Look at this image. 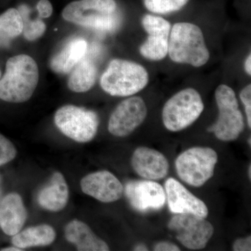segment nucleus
<instances>
[{"instance_id": "1", "label": "nucleus", "mask_w": 251, "mask_h": 251, "mask_svg": "<svg viewBox=\"0 0 251 251\" xmlns=\"http://www.w3.org/2000/svg\"><path fill=\"white\" fill-rule=\"evenodd\" d=\"M39 80V67L32 57L27 54L11 57L0 79V99L9 103L27 101L32 97Z\"/></svg>"}, {"instance_id": "2", "label": "nucleus", "mask_w": 251, "mask_h": 251, "mask_svg": "<svg viewBox=\"0 0 251 251\" xmlns=\"http://www.w3.org/2000/svg\"><path fill=\"white\" fill-rule=\"evenodd\" d=\"M168 55L173 62L194 67L205 65L210 58L201 27L191 23H176L171 27Z\"/></svg>"}, {"instance_id": "3", "label": "nucleus", "mask_w": 251, "mask_h": 251, "mask_svg": "<svg viewBox=\"0 0 251 251\" xmlns=\"http://www.w3.org/2000/svg\"><path fill=\"white\" fill-rule=\"evenodd\" d=\"M65 21L101 31H113L120 24L115 0H79L63 10Z\"/></svg>"}, {"instance_id": "4", "label": "nucleus", "mask_w": 251, "mask_h": 251, "mask_svg": "<svg viewBox=\"0 0 251 251\" xmlns=\"http://www.w3.org/2000/svg\"><path fill=\"white\" fill-rule=\"evenodd\" d=\"M150 75L141 64L122 59H114L102 74L100 85L112 97H130L148 86Z\"/></svg>"}, {"instance_id": "5", "label": "nucleus", "mask_w": 251, "mask_h": 251, "mask_svg": "<svg viewBox=\"0 0 251 251\" xmlns=\"http://www.w3.org/2000/svg\"><path fill=\"white\" fill-rule=\"evenodd\" d=\"M204 109L201 94L194 88L188 87L167 100L162 110V121L170 131H181L198 120Z\"/></svg>"}, {"instance_id": "6", "label": "nucleus", "mask_w": 251, "mask_h": 251, "mask_svg": "<svg viewBox=\"0 0 251 251\" xmlns=\"http://www.w3.org/2000/svg\"><path fill=\"white\" fill-rule=\"evenodd\" d=\"M219 117L207 129L221 141H233L239 138L245 128L244 118L239 107L234 91L228 85L221 84L215 92Z\"/></svg>"}, {"instance_id": "7", "label": "nucleus", "mask_w": 251, "mask_h": 251, "mask_svg": "<svg viewBox=\"0 0 251 251\" xmlns=\"http://www.w3.org/2000/svg\"><path fill=\"white\" fill-rule=\"evenodd\" d=\"M217 162L215 150L194 147L180 153L175 160V168L183 181L193 187H201L214 176Z\"/></svg>"}, {"instance_id": "8", "label": "nucleus", "mask_w": 251, "mask_h": 251, "mask_svg": "<svg viewBox=\"0 0 251 251\" xmlns=\"http://www.w3.org/2000/svg\"><path fill=\"white\" fill-rule=\"evenodd\" d=\"M54 123L68 138L77 143H85L93 140L97 135L99 118L93 110L67 105L56 112Z\"/></svg>"}, {"instance_id": "9", "label": "nucleus", "mask_w": 251, "mask_h": 251, "mask_svg": "<svg viewBox=\"0 0 251 251\" xmlns=\"http://www.w3.org/2000/svg\"><path fill=\"white\" fill-rule=\"evenodd\" d=\"M168 227L184 247L191 250L204 249L214 232V227L205 218L192 214L173 216Z\"/></svg>"}, {"instance_id": "10", "label": "nucleus", "mask_w": 251, "mask_h": 251, "mask_svg": "<svg viewBox=\"0 0 251 251\" xmlns=\"http://www.w3.org/2000/svg\"><path fill=\"white\" fill-rule=\"evenodd\" d=\"M148 107L140 97H131L119 104L109 119L108 128L112 135L126 137L133 133L145 121Z\"/></svg>"}, {"instance_id": "11", "label": "nucleus", "mask_w": 251, "mask_h": 251, "mask_svg": "<svg viewBox=\"0 0 251 251\" xmlns=\"http://www.w3.org/2000/svg\"><path fill=\"white\" fill-rule=\"evenodd\" d=\"M141 24L148 36L140 46V54L151 61L166 58L168 54L171 23L161 16L146 14L142 18Z\"/></svg>"}, {"instance_id": "12", "label": "nucleus", "mask_w": 251, "mask_h": 251, "mask_svg": "<svg viewBox=\"0 0 251 251\" xmlns=\"http://www.w3.org/2000/svg\"><path fill=\"white\" fill-rule=\"evenodd\" d=\"M124 191L130 205L140 212L160 210L166 203L164 188L152 180L130 181Z\"/></svg>"}, {"instance_id": "13", "label": "nucleus", "mask_w": 251, "mask_h": 251, "mask_svg": "<svg viewBox=\"0 0 251 251\" xmlns=\"http://www.w3.org/2000/svg\"><path fill=\"white\" fill-rule=\"evenodd\" d=\"M82 192L100 202H116L122 197L124 186L112 173L101 171L84 176L80 181Z\"/></svg>"}, {"instance_id": "14", "label": "nucleus", "mask_w": 251, "mask_h": 251, "mask_svg": "<svg viewBox=\"0 0 251 251\" xmlns=\"http://www.w3.org/2000/svg\"><path fill=\"white\" fill-rule=\"evenodd\" d=\"M165 190L170 211L173 214H192L207 217L209 210L205 203L190 192L177 180L174 178L167 179Z\"/></svg>"}, {"instance_id": "15", "label": "nucleus", "mask_w": 251, "mask_h": 251, "mask_svg": "<svg viewBox=\"0 0 251 251\" xmlns=\"http://www.w3.org/2000/svg\"><path fill=\"white\" fill-rule=\"evenodd\" d=\"M131 166L135 173L148 180H159L166 177L169 171V162L157 150L140 147L131 158Z\"/></svg>"}, {"instance_id": "16", "label": "nucleus", "mask_w": 251, "mask_h": 251, "mask_svg": "<svg viewBox=\"0 0 251 251\" xmlns=\"http://www.w3.org/2000/svg\"><path fill=\"white\" fill-rule=\"evenodd\" d=\"M97 46H88L87 53L72 69L68 80V87L72 92L84 93L95 85L98 69L94 61Z\"/></svg>"}, {"instance_id": "17", "label": "nucleus", "mask_w": 251, "mask_h": 251, "mask_svg": "<svg viewBox=\"0 0 251 251\" xmlns=\"http://www.w3.org/2000/svg\"><path fill=\"white\" fill-rule=\"evenodd\" d=\"M27 213L22 198L18 193H10L0 204V227L5 234L18 233L27 220Z\"/></svg>"}, {"instance_id": "18", "label": "nucleus", "mask_w": 251, "mask_h": 251, "mask_svg": "<svg viewBox=\"0 0 251 251\" xmlns=\"http://www.w3.org/2000/svg\"><path fill=\"white\" fill-rule=\"evenodd\" d=\"M69 197V187L65 178L60 173L56 172L49 184L39 193L38 202L46 210L57 212L67 206Z\"/></svg>"}, {"instance_id": "19", "label": "nucleus", "mask_w": 251, "mask_h": 251, "mask_svg": "<svg viewBox=\"0 0 251 251\" xmlns=\"http://www.w3.org/2000/svg\"><path fill=\"white\" fill-rule=\"evenodd\" d=\"M65 237L68 242L76 246L80 251H108V244L92 232L85 223L73 220L65 227Z\"/></svg>"}, {"instance_id": "20", "label": "nucleus", "mask_w": 251, "mask_h": 251, "mask_svg": "<svg viewBox=\"0 0 251 251\" xmlns=\"http://www.w3.org/2000/svg\"><path fill=\"white\" fill-rule=\"evenodd\" d=\"M87 49L88 44L82 38H74L68 41L58 53L51 59V69L58 74H68L72 72L87 53Z\"/></svg>"}, {"instance_id": "21", "label": "nucleus", "mask_w": 251, "mask_h": 251, "mask_svg": "<svg viewBox=\"0 0 251 251\" xmlns=\"http://www.w3.org/2000/svg\"><path fill=\"white\" fill-rule=\"evenodd\" d=\"M56 232L49 225H40L28 227L13 236L12 243L15 247L20 249L34 247H44L54 242Z\"/></svg>"}, {"instance_id": "22", "label": "nucleus", "mask_w": 251, "mask_h": 251, "mask_svg": "<svg viewBox=\"0 0 251 251\" xmlns=\"http://www.w3.org/2000/svg\"><path fill=\"white\" fill-rule=\"evenodd\" d=\"M23 20L16 9L6 10L0 15V42L4 43L21 35L23 31Z\"/></svg>"}, {"instance_id": "23", "label": "nucleus", "mask_w": 251, "mask_h": 251, "mask_svg": "<svg viewBox=\"0 0 251 251\" xmlns=\"http://www.w3.org/2000/svg\"><path fill=\"white\" fill-rule=\"evenodd\" d=\"M18 11L21 13L23 20V34L28 41H35L39 39L46 30V25L40 19L31 21L29 19V9L25 5L20 6Z\"/></svg>"}, {"instance_id": "24", "label": "nucleus", "mask_w": 251, "mask_h": 251, "mask_svg": "<svg viewBox=\"0 0 251 251\" xmlns=\"http://www.w3.org/2000/svg\"><path fill=\"white\" fill-rule=\"evenodd\" d=\"M189 0H143L145 8L155 14L166 15L184 7Z\"/></svg>"}, {"instance_id": "25", "label": "nucleus", "mask_w": 251, "mask_h": 251, "mask_svg": "<svg viewBox=\"0 0 251 251\" xmlns=\"http://www.w3.org/2000/svg\"><path fill=\"white\" fill-rule=\"evenodd\" d=\"M17 150L9 139L0 134V166L6 164L16 158Z\"/></svg>"}, {"instance_id": "26", "label": "nucleus", "mask_w": 251, "mask_h": 251, "mask_svg": "<svg viewBox=\"0 0 251 251\" xmlns=\"http://www.w3.org/2000/svg\"><path fill=\"white\" fill-rule=\"evenodd\" d=\"M241 100L245 107L247 124L249 128H251V85L249 84L241 91L239 94Z\"/></svg>"}, {"instance_id": "27", "label": "nucleus", "mask_w": 251, "mask_h": 251, "mask_svg": "<svg viewBox=\"0 0 251 251\" xmlns=\"http://www.w3.org/2000/svg\"><path fill=\"white\" fill-rule=\"evenodd\" d=\"M39 16L42 18H48L52 14V4L49 0H40L36 6Z\"/></svg>"}, {"instance_id": "28", "label": "nucleus", "mask_w": 251, "mask_h": 251, "mask_svg": "<svg viewBox=\"0 0 251 251\" xmlns=\"http://www.w3.org/2000/svg\"><path fill=\"white\" fill-rule=\"evenodd\" d=\"M234 251H251V236L246 238H239L234 242L232 247Z\"/></svg>"}, {"instance_id": "29", "label": "nucleus", "mask_w": 251, "mask_h": 251, "mask_svg": "<svg viewBox=\"0 0 251 251\" xmlns=\"http://www.w3.org/2000/svg\"><path fill=\"white\" fill-rule=\"evenodd\" d=\"M156 251H179L181 249L176 244L169 242H161L157 243L153 247Z\"/></svg>"}, {"instance_id": "30", "label": "nucleus", "mask_w": 251, "mask_h": 251, "mask_svg": "<svg viewBox=\"0 0 251 251\" xmlns=\"http://www.w3.org/2000/svg\"><path fill=\"white\" fill-rule=\"evenodd\" d=\"M244 70L249 76L251 75V53H249L244 62Z\"/></svg>"}, {"instance_id": "31", "label": "nucleus", "mask_w": 251, "mask_h": 251, "mask_svg": "<svg viewBox=\"0 0 251 251\" xmlns=\"http://www.w3.org/2000/svg\"><path fill=\"white\" fill-rule=\"evenodd\" d=\"M148 247H147L146 246L144 245V244H138V246H136V247H135L134 248V251H148Z\"/></svg>"}, {"instance_id": "32", "label": "nucleus", "mask_w": 251, "mask_h": 251, "mask_svg": "<svg viewBox=\"0 0 251 251\" xmlns=\"http://www.w3.org/2000/svg\"><path fill=\"white\" fill-rule=\"evenodd\" d=\"M23 249H20V248H18L16 247H9V248H5V249H2L3 251H23Z\"/></svg>"}, {"instance_id": "33", "label": "nucleus", "mask_w": 251, "mask_h": 251, "mask_svg": "<svg viewBox=\"0 0 251 251\" xmlns=\"http://www.w3.org/2000/svg\"><path fill=\"white\" fill-rule=\"evenodd\" d=\"M248 173H249V179H251V165H250V166H249V171H248Z\"/></svg>"}, {"instance_id": "34", "label": "nucleus", "mask_w": 251, "mask_h": 251, "mask_svg": "<svg viewBox=\"0 0 251 251\" xmlns=\"http://www.w3.org/2000/svg\"><path fill=\"white\" fill-rule=\"evenodd\" d=\"M1 176H0V195H1Z\"/></svg>"}, {"instance_id": "35", "label": "nucleus", "mask_w": 251, "mask_h": 251, "mask_svg": "<svg viewBox=\"0 0 251 251\" xmlns=\"http://www.w3.org/2000/svg\"><path fill=\"white\" fill-rule=\"evenodd\" d=\"M249 145H250V146H251V138H249Z\"/></svg>"}, {"instance_id": "36", "label": "nucleus", "mask_w": 251, "mask_h": 251, "mask_svg": "<svg viewBox=\"0 0 251 251\" xmlns=\"http://www.w3.org/2000/svg\"><path fill=\"white\" fill-rule=\"evenodd\" d=\"M0 77H1V72H0Z\"/></svg>"}]
</instances>
